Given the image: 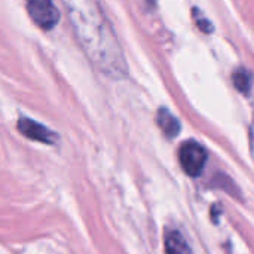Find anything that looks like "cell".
<instances>
[{
	"mask_svg": "<svg viewBox=\"0 0 254 254\" xmlns=\"http://www.w3.org/2000/svg\"><path fill=\"white\" fill-rule=\"evenodd\" d=\"M165 253L167 254H192L188 241L177 231H170L165 235Z\"/></svg>",
	"mask_w": 254,
	"mask_h": 254,
	"instance_id": "8992f818",
	"label": "cell"
},
{
	"mask_svg": "<svg viewBox=\"0 0 254 254\" xmlns=\"http://www.w3.org/2000/svg\"><path fill=\"white\" fill-rule=\"evenodd\" d=\"M234 79V83L237 86V89L243 94H249L250 92V88H252V77L250 74L246 71V70H238L234 73L232 76Z\"/></svg>",
	"mask_w": 254,
	"mask_h": 254,
	"instance_id": "52a82bcc",
	"label": "cell"
},
{
	"mask_svg": "<svg viewBox=\"0 0 254 254\" xmlns=\"http://www.w3.org/2000/svg\"><path fill=\"white\" fill-rule=\"evenodd\" d=\"M196 24H198V27H199L204 33H210V31H213V25H211V22H210L208 19H198V21H196Z\"/></svg>",
	"mask_w": 254,
	"mask_h": 254,
	"instance_id": "ba28073f",
	"label": "cell"
},
{
	"mask_svg": "<svg viewBox=\"0 0 254 254\" xmlns=\"http://www.w3.org/2000/svg\"><path fill=\"white\" fill-rule=\"evenodd\" d=\"M27 9L31 19L43 30H51L60 19V12L52 0H28Z\"/></svg>",
	"mask_w": 254,
	"mask_h": 254,
	"instance_id": "3957f363",
	"label": "cell"
},
{
	"mask_svg": "<svg viewBox=\"0 0 254 254\" xmlns=\"http://www.w3.org/2000/svg\"><path fill=\"white\" fill-rule=\"evenodd\" d=\"M71 22L74 36L88 60L101 73L122 79L128 67L100 0H61Z\"/></svg>",
	"mask_w": 254,
	"mask_h": 254,
	"instance_id": "6da1fadb",
	"label": "cell"
},
{
	"mask_svg": "<svg viewBox=\"0 0 254 254\" xmlns=\"http://www.w3.org/2000/svg\"><path fill=\"white\" fill-rule=\"evenodd\" d=\"M18 131L30 140H36L45 144H55L58 141V135L52 132L49 128L37 124L28 118H21L18 121Z\"/></svg>",
	"mask_w": 254,
	"mask_h": 254,
	"instance_id": "277c9868",
	"label": "cell"
},
{
	"mask_svg": "<svg viewBox=\"0 0 254 254\" xmlns=\"http://www.w3.org/2000/svg\"><path fill=\"white\" fill-rule=\"evenodd\" d=\"M156 122H158V127L162 129V132L168 137V138H174L180 134V122L179 119L167 109H159L158 110V115H156Z\"/></svg>",
	"mask_w": 254,
	"mask_h": 254,
	"instance_id": "5b68a950",
	"label": "cell"
},
{
	"mask_svg": "<svg viewBox=\"0 0 254 254\" xmlns=\"http://www.w3.org/2000/svg\"><path fill=\"white\" fill-rule=\"evenodd\" d=\"M179 158H180V164H182V168L185 170V173L189 174L190 177H198L205 167L207 152L199 143L186 141L180 147Z\"/></svg>",
	"mask_w": 254,
	"mask_h": 254,
	"instance_id": "7a4b0ae2",
	"label": "cell"
}]
</instances>
